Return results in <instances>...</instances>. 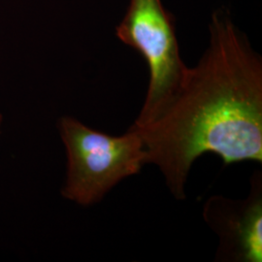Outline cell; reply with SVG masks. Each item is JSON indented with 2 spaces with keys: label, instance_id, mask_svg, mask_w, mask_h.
Listing matches in <instances>:
<instances>
[{
  "label": "cell",
  "instance_id": "3957f363",
  "mask_svg": "<svg viewBox=\"0 0 262 262\" xmlns=\"http://www.w3.org/2000/svg\"><path fill=\"white\" fill-rule=\"evenodd\" d=\"M116 35L137 51L149 68L146 98L134 122V125H143L176 94L188 70L180 54L174 18L161 0H129Z\"/></svg>",
  "mask_w": 262,
  "mask_h": 262
},
{
  "label": "cell",
  "instance_id": "7a4b0ae2",
  "mask_svg": "<svg viewBox=\"0 0 262 262\" xmlns=\"http://www.w3.org/2000/svg\"><path fill=\"white\" fill-rule=\"evenodd\" d=\"M59 130L68 158L62 195L80 205L98 203L147 164L140 135L131 126L121 136H112L66 117L60 120Z\"/></svg>",
  "mask_w": 262,
  "mask_h": 262
},
{
  "label": "cell",
  "instance_id": "6da1fadb",
  "mask_svg": "<svg viewBox=\"0 0 262 262\" xmlns=\"http://www.w3.org/2000/svg\"><path fill=\"white\" fill-rule=\"evenodd\" d=\"M209 45L178 92L140 135L147 164L160 170L174 198H186L193 162L213 152L225 165L262 161V60L227 12L209 25Z\"/></svg>",
  "mask_w": 262,
  "mask_h": 262
},
{
  "label": "cell",
  "instance_id": "277c9868",
  "mask_svg": "<svg viewBox=\"0 0 262 262\" xmlns=\"http://www.w3.org/2000/svg\"><path fill=\"white\" fill-rule=\"evenodd\" d=\"M243 200L210 197L203 216L219 238L216 261H262V178L255 172Z\"/></svg>",
  "mask_w": 262,
  "mask_h": 262
}]
</instances>
